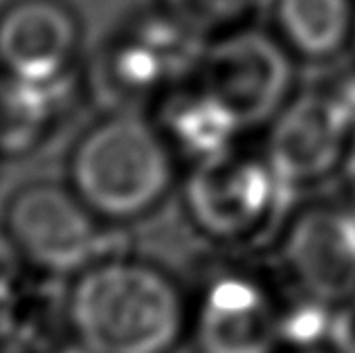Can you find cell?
<instances>
[{
	"label": "cell",
	"instance_id": "cell-1",
	"mask_svg": "<svg viewBox=\"0 0 355 353\" xmlns=\"http://www.w3.org/2000/svg\"><path fill=\"white\" fill-rule=\"evenodd\" d=\"M193 304L175 277L130 252L72 277L70 338L92 353H175L189 336Z\"/></svg>",
	"mask_w": 355,
	"mask_h": 353
},
{
	"label": "cell",
	"instance_id": "cell-2",
	"mask_svg": "<svg viewBox=\"0 0 355 353\" xmlns=\"http://www.w3.org/2000/svg\"><path fill=\"white\" fill-rule=\"evenodd\" d=\"M180 160L153 115L110 110L83 128L68 153V182L101 218L126 225L171 196Z\"/></svg>",
	"mask_w": 355,
	"mask_h": 353
},
{
	"label": "cell",
	"instance_id": "cell-3",
	"mask_svg": "<svg viewBox=\"0 0 355 353\" xmlns=\"http://www.w3.org/2000/svg\"><path fill=\"white\" fill-rule=\"evenodd\" d=\"M3 225L27 268L61 279L130 252L121 225L101 218L68 182L36 180L18 187L5 205Z\"/></svg>",
	"mask_w": 355,
	"mask_h": 353
},
{
	"label": "cell",
	"instance_id": "cell-4",
	"mask_svg": "<svg viewBox=\"0 0 355 353\" xmlns=\"http://www.w3.org/2000/svg\"><path fill=\"white\" fill-rule=\"evenodd\" d=\"M284 193L266 155H248L239 148L191 164L180 187L189 223L218 243L259 234L275 218Z\"/></svg>",
	"mask_w": 355,
	"mask_h": 353
},
{
	"label": "cell",
	"instance_id": "cell-5",
	"mask_svg": "<svg viewBox=\"0 0 355 353\" xmlns=\"http://www.w3.org/2000/svg\"><path fill=\"white\" fill-rule=\"evenodd\" d=\"M293 79V52L254 25L209 41L196 72V81L239 119L243 131L272 122L291 99Z\"/></svg>",
	"mask_w": 355,
	"mask_h": 353
},
{
	"label": "cell",
	"instance_id": "cell-6",
	"mask_svg": "<svg viewBox=\"0 0 355 353\" xmlns=\"http://www.w3.org/2000/svg\"><path fill=\"white\" fill-rule=\"evenodd\" d=\"M207 43L153 5L135 14L108 41L106 79L119 95L155 101L196 77Z\"/></svg>",
	"mask_w": 355,
	"mask_h": 353
},
{
	"label": "cell",
	"instance_id": "cell-7",
	"mask_svg": "<svg viewBox=\"0 0 355 353\" xmlns=\"http://www.w3.org/2000/svg\"><path fill=\"white\" fill-rule=\"evenodd\" d=\"M268 126L263 155L286 193L320 182L342 166L353 133V119L335 92L288 99Z\"/></svg>",
	"mask_w": 355,
	"mask_h": 353
},
{
	"label": "cell",
	"instance_id": "cell-8",
	"mask_svg": "<svg viewBox=\"0 0 355 353\" xmlns=\"http://www.w3.org/2000/svg\"><path fill=\"white\" fill-rule=\"evenodd\" d=\"M83 25L65 0H9L0 9V72L52 83L81 72Z\"/></svg>",
	"mask_w": 355,
	"mask_h": 353
},
{
	"label": "cell",
	"instance_id": "cell-9",
	"mask_svg": "<svg viewBox=\"0 0 355 353\" xmlns=\"http://www.w3.org/2000/svg\"><path fill=\"white\" fill-rule=\"evenodd\" d=\"M284 259L302 291L326 306L355 297V209L306 207L284 236Z\"/></svg>",
	"mask_w": 355,
	"mask_h": 353
},
{
	"label": "cell",
	"instance_id": "cell-10",
	"mask_svg": "<svg viewBox=\"0 0 355 353\" xmlns=\"http://www.w3.org/2000/svg\"><path fill=\"white\" fill-rule=\"evenodd\" d=\"M189 338L196 353H277L282 313L257 282L225 275L193 304Z\"/></svg>",
	"mask_w": 355,
	"mask_h": 353
},
{
	"label": "cell",
	"instance_id": "cell-11",
	"mask_svg": "<svg viewBox=\"0 0 355 353\" xmlns=\"http://www.w3.org/2000/svg\"><path fill=\"white\" fill-rule=\"evenodd\" d=\"M153 119L178 160L189 166L236 148L243 133L239 119L196 77L157 97Z\"/></svg>",
	"mask_w": 355,
	"mask_h": 353
},
{
	"label": "cell",
	"instance_id": "cell-12",
	"mask_svg": "<svg viewBox=\"0 0 355 353\" xmlns=\"http://www.w3.org/2000/svg\"><path fill=\"white\" fill-rule=\"evenodd\" d=\"M81 97V72L32 83L0 72V157L36 151L68 119Z\"/></svg>",
	"mask_w": 355,
	"mask_h": 353
},
{
	"label": "cell",
	"instance_id": "cell-13",
	"mask_svg": "<svg viewBox=\"0 0 355 353\" xmlns=\"http://www.w3.org/2000/svg\"><path fill=\"white\" fill-rule=\"evenodd\" d=\"M353 0H275L277 36L297 57L326 61L353 36Z\"/></svg>",
	"mask_w": 355,
	"mask_h": 353
},
{
	"label": "cell",
	"instance_id": "cell-14",
	"mask_svg": "<svg viewBox=\"0 0 355 353\" xmlns=\"http://www.w3.org/2000/svg\"><path fill=\"white\" fill-rule=\"evenodd\" d=\"M155 5L193 36L209 43L254 25L261 0H155Z\"/></svg>",
	"mask_w": 355,
	"mask_h": 353
},
{
	"label": "cell",
	"instance_id": "cell-15",
	"mask_svg": "<svg viewBox=\"0 0 355 353\" xmlns=\"http://www.w3.org/2000/svg\"><path fill=\"white\" fill-rule=\"evenodd\" d=\"M25 270L27 264L21 250L16 248L5 225H0V309L12 300L25 282Z\"/></svg>",
	"mask_w": 355,
	"mask_h": 353
},
{
	"label": "cell",
	"instance_id": "cell-16",
	"mask_svg": "<svg viewBox=\"0 0 355 353\" xmlns=\"http://www.w3.org/2000/svg\"><path fill=\"white\" fill-rule=\"evenodd\" d=\"M329 338L335 353H355V297L340 304V311L331 318Z\"/></svg>",
	"mask_w": 355,
	"mask_h": 353
},
{
	"label": "cell",
	"instance_id": "cell-17",
	"mask_svg": "<svg viewBox=\"0 0 355 353\" xmlns=\"http://www.w3.org/2000/svg\"><path fill=\"white\" fill-rule=\"evenodd\" d=\"M54 347H45L27 331L0 318V353H50Z\"/></svg>",
	"mask_w": 355,
	"mask_h": 353
},
{
	"label": "cell",
	"instance_id": "cell-18",
	"mask_svg": "<svg viewBox=\"0 0 355 353\" xmlns=\"http://www.w3.org/2000/svg\"><path fill=\"white\" fill-rule=\"evenodd\" d=\"M342 171H344V180H347V187H349L351 196L355 200V126H353L351 140H349V146H347V153H344Z\"/></svg>",
	"mask_w": 355,
	"mask_h": 353
},
{
	"label": "cell",
	"instance_id": "cell-19",
	"mask_svg": "<svg viewBox=\"0 0 355 353\" xmlns=\"http://www.w3.org/2000/svg\"><path fill=\"white\" fill-rule=\"evenodd\" d=\"M50 353H92L90 349H86L83 345H79L77 340H72V338H68V340H63L61 345H57L54 347Z\"/></svg>",
	"mask_w": 355,
	"mask_h": 353
},
{
	"label": "cell",
	"instance_id": "cell-20",
	"mask_svg": "<svg viewBox=\"0 0 355 353\" xmlns=\"http://www.w3.org/2000/svg\"><path fill=\"white\" fill-rule=\"evenodd\" d=\"M351 43H353V48H355V23H353V36H351Z\"/></svg>",
	"mask_w": 355,
	"mask_h": 353
}]
</instances>
